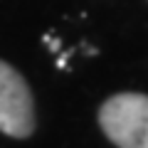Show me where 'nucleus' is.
Masks as SVG:
<instances>
[{
  "mask_svg": "<svg viewBox=\"0 0 148 148\" xmlns=\"http://www.w3.org/2000/svg\"><path fill=\"white\" fill-rule=\"evenodd\" d=\"M99 126L119 148H148V94H114L99 109Z\"/></svg>",
  "mask_w": 148,
  "mask_h": 148,
  "instance_id": "1",
  "label": "nucleus"
},
{
  "mask_svg": "<svg viewBox=\"0 0 148 148\" xmlns=\"http://www.w3.org/2000/svg\"><path fill=\"white\" fill-rule=\"evenodd\" d=\"M0 131L27 138L35 131V99L25 77L0 59Z\"/></svg>",
  "mask_w": 148,
  "mask_h": 148,
  "instance_id": "2",
  "label": "nucleus"
}]
</instances>
